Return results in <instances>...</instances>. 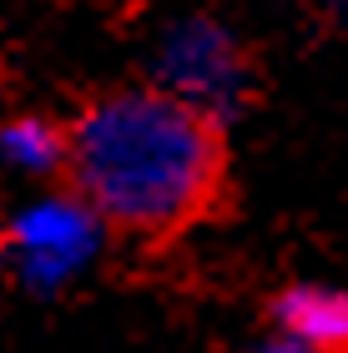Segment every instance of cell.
Segmentation results:
<instances>
[{
    "mask_svg": "<svg viewBox=\"0 0 348 353\" xmlns=\"http://www.w3.org/2000/svg\"><path fill=\"white\" fill-rule=\"evenodd\" d=\"M106 217L81 192H51L6 222V263L30 293H61L101 258Z\"/></svg>",
    "mask_w": 348,
    "mask_h": 353,
    "instance_id": "obj_3",
    "label": "cell"
},
{
    "mask_svg": "<svg viewBox=\"0 0 348 353\" xmlns=\"http://www.w3.org/2000/svg\"><path fill=\"white\" fill-rule=\"evenodd\" d=\"M343 6H348V0H343Z\"/></svg>",
    "mask_w": 348,
    "mask_h": 353,
    "instance_id": "obj_7",
    "label": "cell"
},
{
    "mask_svg": "<svg viewBox=\"0 0 348 353\" xmlns=\"http://www.w3.org/2000/svg\"><path fill=\"white\" fill-rule=\"evenodd\" d=\"M263 353H318V348H303V343H293V339H278V343H267Z\"/></svg>",
    "mask_w": 348,
    "mask_h": 353,
    "instance_id": "obj_6",
    "label": "cell"
},
{
    "mask_svg": "<svg viewBox=\"0 0 348 353\" xmlns=\"http://www.w3.org/2000/svg\"><path fill=\"white\" fill-rule=\"evenodd\" d=\"M66 157H71V137L45 117H15L0 126V162L21 176H51L66 167Z\"/></svg>",
    "mask_w": 348,
    "mask_h": 353,
    "instance_id": "obj_5",
    "label": "cell"
},
{
    "mask_svg": "<svg viewBox=\"0 0 348 353\" xmlns=\"http://www.w3.org/2000/svg\"><path fill=\"white\" fill-rule=\"evenodd\" d=\"M247 56L237 36L212 15H182L162 26L152 46V86L207 121L237 117L247 101Z\"/></svg>",
    "mask_w": 348,
    "mask_h": 353,
    "instance_id": "obj_2",
    "label": "cell"
},
{
    "mask_svg": "<svg viewBox=\"0 0 348 353\" xmlns=\"http://www.w3.org/2000/svg\"><path fill=\"white\" fill-rule=\"evenodd\" d=\"M278 328L283 339L318 348V353H348V288L338 283H298L278 298Z\"/></svg>",
    "mask_w": 348,
    "mask_h": 353,
    "instance_id": "obj_4",
    "label": "cell"
},
{
    "mask_svg": "<svg viewBox=\"0 0 348 353\" xmlns=\"http://www.w3.org/2000/svg\"><path fill=\"white\" fill-rule=\"evenodd\" d=\"M66 167L106 228L172 232L212 202L217 137L207 117L156 86L112 91L81 111Z\"/></svg>",
    "mask_w": 348,
    "mask_h": 353,
    "instance_id": "obj_1",
    "label": "cell"
}]
</instances>
